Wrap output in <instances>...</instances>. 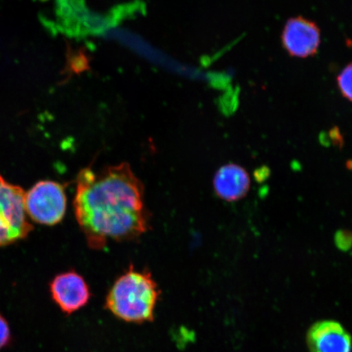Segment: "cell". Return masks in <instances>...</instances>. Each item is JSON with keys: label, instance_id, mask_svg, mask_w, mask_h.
<instances>
[{"label": "cell", "instance_id": "cell-5", "mask_svg": "<svg viewBox=\"0 0 352 352\" xmlns=\"http://www.w3.org/2000/svg\"><path fill=\"white\" fill-rule=\"evenodd\" d=\"M281 43L294 58L306 59L318 54L320 30L315 21L302 16L288 19L281 34Z\"/></svg>", "mask_w": 352, "mask_h": 352}, {"label": "cell", "instance_id": "cell-8", "mask_svg": "<svg viewBox=\"0 0 352 352\" xmlns=\"http://www.w3.org/2000/svg\"><path fill=\"white\" fill-rule=\"evenodd\" d=\"M213 186L215 195L222 200L236 201L248 195L250 179L243 167L234 164H227L220 167L215 173Z\"/></svg>", "mask_w": 352, "mask_h": 352}, {"label": "cell", "instance_id": "cell-2", "mask_svg": "<svg viewBox=\"0 0 352 352\" xmlns=\"http://www.w3.org/2000/svg\"><path fill=\"white\" fill-rule=\"evenodd\" d=\"M161 290L148 270H135L130 264L114 281L104 307L118 320L131 324L151 322L155 318Z\"/></svg>", "mask_w": 352, "mask_h": 352}, {"label": "cell", "instance_id": "cell-3", "mask_svg": "<svg viewBox=\"0 0 352 352\" xmlns=\"http://www.w3.org/2000/svg\"><path fill=\"white\" fill-rule=\"evenodd\" d=\"M23 188L0 175V246L25 239L32 231L25 205Z\"/></svg>", "mask_w": 352, "mask_h": 352}, {"label": "cell", "instance_id": "cell-12", "mask_svg": "<svg viewBox=\"0 0 352 352\" xmlns=\"http://www.w3.org/2000/svg\"><path fill=\"white\" fill-rule=\"evenodd\" d=\"M334 241L338 249L347 252L352 248V232L346 230H338L334 236Z\"/></svg>", "mask_w": 352, "mask_h": 352}, {"label": "cell", "instance_id": "cell-14", "mask_svg": "<svg viewBox=\"0 0 352 352\" xmlns=\"http://www.w3.org/2000/svg\"><path fill=\"white\" fill-rule=\"evenodd\" d=\"M333 131L330 132V138L333 140V144H336V146L341 148L343 144V140L342 136L340 135V131L338 130H332Z\"/></svg>", "mask_w": 352, "mask_h": 352}, {"label": "cell", "instance_id": "cell-10", "mask_svg": "<svg viewBox=\"0 0 352 352\" xmlns=\"http://www.w3.org/2000/svg\"><path fill=\"white\" fill-rule=\"evenodd\" d=\"M337 85L343 98L352 102V63L341 70L337 77Z\"/></svg>", "mask_w": 352, "mask_h": 352}, {"label": "cell", "instance_id": "cell-13", "mask_svg": "<svg viewBox=\"0 0 352 352\" xmlns=\"http://www.w3.org/2000/svg\"><path fill=\"white\" fill-rule=\"evenodd\" d=\"M270 175L271 170L270 167L267 166L258 167L254 173V179L256 180L258 183L266 182V180L270 178Z\"/></svg>", "mask_w": 352, "mask_h": 352}, {"label": "cell", "instance_id": "cell-7", "mask_svg": "<svg viewBox=\"0 0 352 352\" xmlns=\"http://www.w3.org/2000/svg\"><path fill=\"white\" fill-rule=\"evenodd\" d=\"M307 344L309 352H351L352 338L338 321L320 320L308 329Z\"/></svg>", "mask_w": 352, "mask_h": 352}, {"label": "cell", "instance_id": "cell-4", "mask_svg": "<svg viewBox=\"0 0 352 352\" xmlns=\"http://www.w3.org/2000/svg\"><path fill=\"white\" fill-rule=\"evenodd\" d=\"M25 205L34 222L54 226L63 221L67 208L65 186L54 180H41L25 192Z\"/></svg>", "mask_w": 352, "mask_h": 352}, {"label": "cell", "instance_id": "cell-9", "mask_svg": "<svg viewBox=\"0 0 352 352\" xmlns=\"http://www.w3.org/2000/svg\"><path fill=\"white\" fill-rule=\"evenodd\" d=\"M66 69H67L66 72L69 73L70 76L85 72L89 69V58L87 56L85 52L81 50L69 54Z\"/></svg>", "mask_w": 352, "mask_h": 352}, {"label": "cell", "instance_id": "cell-6", "mask_svg": "<svg viewBox=\"0 0 352 352\" xmlns=\"http://www.w3.org/2000/svg\"><path fill=\"white\" fill-rule=\"evenodd\" d=\"M50 290L52 300L66 315L80 311L87 305L91 296L86 280L74 270L56 276L50 283Z\"/></svg>", "mask_w": 352, "mask_h": 352}, {"label": "cell", "instance_id": "cell-11", "mask_svg": "<svg viewBox=\"0 0 352 352\" xmlns=\"http://www.w3.org/2000/svg\"><path fill=\"white\" fill-rule=\"evenodd\" d=\"M12 342V331L10 323L0 314V351L6 349Z\"/></svg>", "mask_w": 352, "mask_h": 352}, {"label": "cell", "instance_id": "cell-1", "mask_svg": "<svg viewBox=\"0 0 352 352\" xmlns=\"http://www.w3.org/2000/svg\"><path fill=\"white\" fill-rule=\"evenodd\" d=\"M74 208L91 250H102L109 241L138 240L151 228L144 184L127 162L98 173L91 166L79 171Z\"/></svg>", "mask_w": 352, "mask_h": 352}]
</instances>
